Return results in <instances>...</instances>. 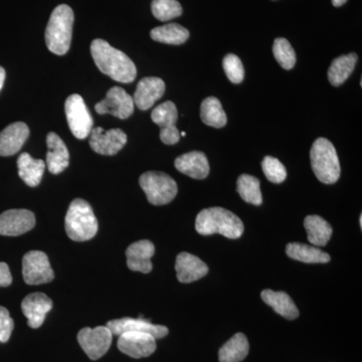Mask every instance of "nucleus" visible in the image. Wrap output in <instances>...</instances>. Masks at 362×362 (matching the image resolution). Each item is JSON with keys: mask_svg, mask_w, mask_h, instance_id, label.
Listing matches in <instances>:
<instances>
[{"mask_svg": "<svg viewBox=\"0 0 362 362\" xmlns=\"http://www.w3.org/2000/svg\"><path fill=\"white\" fill-rule=\"evenodd\" d=\"M90 54L100 71L120 83L135 80L137 70L127 54L112 47L106 40L97 39L90 44Z\"/></svg>", "mask_w": 362, "mask_h": 362, "instance_id": "nucleus-1", "label": "nucleus"}, {"mask_svg": "<svg viewBox=\"0 0 362 362\" xmlns=\"http://www.w3.org/2000/svg\"><path fill=\"white\" fill-rule=\"evenodd\" d=\"M195 230L202 235L220 233L228 239H239L245 226L239 216L223 207L202 209L195 220Z\"/></svg>", "mask_w": 362, "mask_h": 362, "instance_id": "nucleus-2", "label": "nucleus"}, {"mask_svg": "<svg viewBox=\"0 0 362 362\" xmlns=\"http://www.w3.org/2000/svg\"><path fill=\"white\" fill-rule=\"evenodd\" d=\"M73 25V9L66 4L57 6L52 11L45 30V44L52 54L64 56L69 52Z\"/></svg>", "mask_w": 362, "mask_h": 362, "instance_id": "nucleus-3", "label": "nucleus"}, {"mask_svg": "<svg viewBox=\"0 0 362 362\" xmlns=\"http://www.w3.org/2000/svg\"><path fill=\"white\" fill-rule=\"evenodd\" d=\"M66 232L75 242L93 239L98 232V221L92 207L84 199H74L65 220Z\"/></svg>", "mask_w": 362, "mask_h": 362, "instance_id": "nucleus-4", "label": "nucleus"}, {"mask_svg": "<svg viewBox=\"0 0 362 362\" xmlns=\"http://www.w3.org/2000/svg\"><path fill=\"white\" fill-rule=\"evenodd\" d=\"M312 169L317 180L325 185H333L340 177V163L334 145L326 139L318 138L310 151Z\"/></svg>", "mask_w": 362, "mask_h": 362, "instance_id": "nucleus-5", "label": "nucleus"}, {"mask_svg": "<svg viewBox=\"0 0 362 362\" xmlns=\"http://www.w3.org/2000/svg\"><path fill=\"white\" fill-rule=\"evenodd\" d=\"M139 183L147 199L154 206L168 204L177 194L178 188L175 180L166 173L148 171L140 176Z\"/></svg>", "mask_w": 362, "mask_h": 362, "instance_id": "nucleus-6", "label": "nucleus"}, {"mask_svg": "<svg viewBox=\"0 0 362 362\" xmlns=\"http://www.w3.org/2000/svg\"><path fill=\"white\" fill-rule=\"evenodd\" d=\"M69 127L78 139H85L93 129V118L84 99L78 94L71 95L65 104Z\"/></svg>", "mask_w": 362, "mask_h": 362, "instance_id": "nucleus-7", "label": "nucleus"}, {"mask_svg": "<svg viewBox=\"0 0 362 362\" xmlns=\"http://www.w3.org/2000/svg\"><path fill=\"white\" fill-rule=\"evenodd\" d=\"M113 333L107 326L86 327L78 333V341L85 354L92 361H97L110 349Z\"/></svg>", "mask_w": 362, "mask_h": 362, "instance_id": "nucleus-8", "label": "nucleus"}, {"mask_svg": "<svg viewBox=\"0 0 362 362\" xmlns=\"http://www.w3.org/2000/svg\"><path fill=\"white\" fill-rule=\"evenodd\" d=\"M23 276L28 285L52 282L54 273L47 254L42 251L26 252L23 259Z\"/></svg>", "mask_w": 362, "mask_h": 362, "instance_id": "nucleus-9", "label": "nucleus"}, {"mask_svg": "<svg viewBox=\"0 0 362 362\" xmlns=\"http://www.w3.org/2000/svg\"><path fill=\"white\" fill-rule=\"evenodd\" d=\"M95 110L101 115L110 114L119 119H127L134 112V101L125 90L113 87L107 93L106 98L96 104Z\"/></svg>", "mask_w": 362, "mask_h": 362, "instance_id": "nucleus-10", "label": "nucleus"}, {"mask_svg": "<svg viewBox=\"0 0 362 362\" xmlns=\"http://www.w3.org/2000/svg\"><path fill=\"white\" fill-rule=\"evenodd\" d=\"M117 346L126 356L132 358H143L156 352V338L149 333L129 331L119 335Z\"/></svg>", "mask_w": 362, "mask_h": 362, "instance_id": "nucleus-11", "label": "nucleus"}, {"mask_svg": "<svg viewBox=\"0 0 362 362\" xmlns=\"http://www.w3.org/2000/svg\"><path fill=\"white\" fill-rule=\"evenodd\" d=\"M177 118V108L173 102H164L152 112V121L160 127V139L164 144L173 145L180 141V133L176 128Z\"/></svg>", "mask_w": 362, "mask_h": 362, "instance_id": "nucleus-12", "label": "nucleus"}, {"mask_svg": "<svg viewBox=\"0 0 362 362\" xmlns=\"http://www.w3.org/2000/svg\"><path fill=\"white\" fill-rule=\"evenodd\" d=\"M90 146L101 156H115L125 146L127 135L121 129L104 130L95 128L90 133Z\"/></svg>", "mask_w": 362, "mask_h": 362, "instance_id": "nucleus-13", "label": "nucleus"}, {"mask_svg": "<svg viewBox=\"0 0 362 362\" xmlns=\"http://www.w3.org/2000/svg\"><path fill=\"white\" fill-rule=\"evenodd\" d=\"M35 226V216L28 209H9L0 214V235L16 237L30 232Z\"/></svg>", "mask_w": 362, "mask_h": 362, "instance_id": "nucleus-14", "label": "nucleus"}, {"mask_svg": "<svg viewBox=\"0 0 362 362\" xmlns=\"http://www.w3.org/2000/svg\"><path fill=\"white\" fill-rule=\"evenodd\" d=\"M107 327L111 330L113 335H121L122 333L135 331V332L149 333L152 337L159 339L168 337V328L163 325H156L148 320H144L141 318H125L115 319V320L109 321L107 323Z\"/></svg>", "mask_w": 362, "mask_h": 362, "instance_id": "nucleus-15", "label": "nucleus"}, {"mask_svg": "<svg viewBox=\"0 0 362 362\" xmlns=\"http://www.w3.org/2000/svg\"><path fill=\"white\" fill-rule=\"evenodd\" d=\"M51 298L44 293H33L28 295L21 302V310L28 318V326L33 329L40 327L44 323L45 316L52 310Z\"/></svg>", "mask_w": 362, "mask_h": 362, "instance_id": "nucleus-16", "label": "nucleus"}, {"mask_svg": "<svg viewBox=\"0 0 362 362\" xmlns=\"http://www.w3.org/2000/svg\"><path fill=\"white\" fill-rule=\"evenodd\" d=\"M165 83L160 78H143L133 96L134 105L142 111L148 110L164 95Z\"/></svg>", "mask_w": 362, "mask_h": 362, "instance_id": "nucleus-17", "label": "nucleus"}, {"mask_svg": "<svg viewBox=\"0 0 362 362\" xmlns=\"http://www.w3.org/2000/svg\"><path fill=\"white\" fill-rule=\"evenodd\" d=\"M175 270L178 281L188 284L206 276L209 267L199 257L183 252L176 258Z\"/></svg>", "mask_w": 362, "mask_h": 362, "instance_id": "nucleus-18", "label": "nucleus"}, {"mask_svg": "<svg viewBox=\"0 0 362 362\" xmlns=\"http://www.w3.org/2000/svg\"><path fill=\"white\" fill-rule=\"evenodd\" d=\"M156 252L153 243L148 240H138L126 250L127 266L131 271L148 274L152 271L151 258Z\"/></svg>", "mask_w": 362, "mask_h": 362, "instance_id": "nucleus-19", "label": "nucleus"}, {"mask_svg": "<svg viewBox=\"0 0 362 362\" xmlns=\"http://www.w3.org/2000/svg\"><path fill=\"white\" fill-rule=\"evenodd\" d=\"M30 136L28 126L16 122L0 132V156H11L18 153Z\"/></svg>", "mask_w": 362, "mask_h": 362, "instance_id": "nucleus-20", "label": "nucleus"}, {"mask_svg": "<svg viewBox=\"0 0 362 362\" xmlns=\"http://www.w3.org/2000/svg\"><path fill=\"white\" fill-rule=\"evenodd\" d=\"M47 165L49 173L59 175L69 166L70 154L65 142L56 133L51 132L47 136Z\"/></svg>", "mask_w": 362, "mask_h": 362, "instance_id": "nucleus-21", "label": "nucleus"}, {"mask_svg": "<svg viewBox=\"0 0 362 362\" xmlns=\"http://www.w3.org/2000/svg\"><path fill=\"white\" fill-rule=\"evenodd\" d=\"M175 165L181 173L194 180H204L209 173V161L201 151L188 152L177 157Z\"/></svg>", "mask_w": 362, "mask_h": 362, "instance_id": "nucleus-22", "label": "nucleus"}, {"mask_svg": "<svg viewBox=\"0 0 362 362\" xmlns=\"http://www.w3.org/2000/svg\"><path fill=\"white\" fill-rule=\"evenodd\" d=\"M261 297L262 300L272 307L276 313L280 314L288 320H295L299 317V310L287 293L275 292L273 290L267 289L261 293Z\"/></svg>", "mask_w": 362, "mask_h": 362, "instance_id": "nucleus-23", "label": "nucleus"}, {"mask_svg": "<svg viewBox=\"0 0 362 362\" xmlns=\"http://www.w3.org/2000/svg\"><path fill=\"white\" fill-rule=\"evenodd\" d=\"M18 175L30 187L40 185L44 175L45 163L42 159H35L28 153L21 154L18 159Z\"/></svg>", "mask_w": 362, "mask_h": 362, "instance_id": "nucleus-24", "label": "nucleus"}, {"mask_svg": "<svg viewBox=\"0 0 362 362\" xmlns=\"http://www.w3.org/2000/svg\"><path fill=\"white\" fill-rule=\"evenodd\" d=\"M286 254L289 258L306 264H326L330 256L318 247L308 246L301 243H290L286 247Z\"/></svg>", "mask_w": 362, "mask_h": 362, "instance_id": "nucleus-25", "label": "nucleus"}, {"mask_svg": "<svg viewBox=\"0 0 362 362\" xmlns=\"http://www.w3.org/2000/svg\"><path fill=\"white\" fill-rule=\"evenodd\" d=\"M304 226L312 245L324 247L328 244L333 233L332 226L328 221L319 216H308L305 218Z\"/></svg>", "mask_w": 362, "mask_h": 362, "instance_id": "nucleus-26", "label": "nucleus"}, {"mask_svg": "<svg viewBox=\"0 0 362 362\" xmlns=\"http://www.w3.org/2000/svg\"><path fill=\"white\" fill-rule=\"evenodd\" d=\"M250 344L244 333H237L221 347L220 362H242L247 356Z\"/></svg>", "mask_w": 362, "mask_h": 362, "instance_id": "nucleus-27", "label": "nucleus"}, {"mask_svg": "<svg viewBox=\"0 0 362 362\" xmlns=\"http://www.w3.org/2000/svg\"><path fill=\"white\" fill-rule=\"evenodd\" d=\"M357 59H358V57L354 52L333 59L329 70H328V80H329L330 84L334 87L342 85L350 77L356 68Z\"/></svg>", "mask_w": 362, "mask_h": 362, "instance_id": "nucleus-28", "label": "nucleus"}, {"mask_svg": "<svg viewBox=\"0 0 362 362\" xmlns=\"http://www.w3.org/2000/svg\"><path fill=\"white\" fill-rule=\"evenodd\" d=\"M150 37L162 44L180 45L187 42L189 37V32L177 23H168L153 28L150 33Z\"/></svg>", "mask_w": 362, "mask_h": 362, "instance_id": "nucleus-29", "label": "nucleus"}, {"mask_svg": "<svg viewBox=\"0 0 362 362\" xmlns=\"http://www.w3.org/2000/svg\"><path fill=\"white\" fill-rule=\"evenodd\" d=\"M201 118L206 125L214 128H223L228 122L221 101L216 97H209L202 101Z\"/></svg>", "mask_w": 362, "mask_h": 362, "instance_id": "nucleus-30", "label": "nucleus"}, {"mask_svg": "<svg viewBox=\"0 0 362 362\" xmlns=\"http://www.w3.org/2000/svg\"><path fill=\"white\" fill-rule=\"evenodd\" d=\"M238 192L240 197L247 204L254 206H261L263 204V197L261 192V182L258 178L249 175H242L238 178Z\"/></svg>", "mask_w": 362, "mask_h": 362, "instance_id": "nucleus-31", "label": "nucleus"}, {"mask_svg": "<svg viewBox=\"0 0 362 362\" xmlns=\"http://www.w3.org/2000/svg\"><path fill=\"white\" fill-rule=\"evenodd\" d=\"M273 54L276 61L285 70H291L296 64V52L291 44L284 37H278L273 45Z\"/></svg>", "mask_w": 362, "mask_h": 362, "instance_id": "nucleus-32", "label": "nucleus"}, {"mask_svg": "<svg viewBox=\"0 0 362 362\" xmlns=\"http://www.w3.org/2000/svg\"><path fill=\"white\" fill-rule=\"evenodd\" d=\"M151 11L160 21H171L182 14V7L177 0H153Z\"/></svg>", "mask_w": 362, "mask_h": 362, "instance_id": "nucleus-33", "label": "nucleus"}, {"mask_svg": "<svg viewBox=\"0 0 362 362\" xmlns=\"http://www.w3.org/2000/svg\"><path fill=\"white\" fill-rule=\"evenodd\" d=\"M262 168H263L267 180L276 183V185L282 183L287 177V170H286L285 166L275 157L266 156L262 162Z\"/></svg>", "mask_w": 362, "mask_h": 362, "instance_id": "nucleus-34", "label": "nucleus"}, {"mask_svg": "<svg viewBox=\"0 0 362 362\" xmlns=\"http://www.w3.org/2000/svg\"><path fill=\"white\" fill-rule=\"evenodd\" d=\"M223 70L226 77L233 84H240L245 78L244 66L239 57L233 54H226L223 61Z\"/></svg>", "mask_w": 362, "mask_h": 362, "instance_id": "nucleus-35", "label": "nucleus"}, {"mask_svg": "<svg viewBox=\"0 0 362 362\" xmlns=\"http://www.w3.org/2000/svg\"><path fill=\"white\" fill-rule=\"evenodd\" d=\"M14 328L13 319L8 310L0 306V343L8 341Z\"/></svg>", "mask_w": 362, "mask_h": 362, "instance_id": "nucleus-36", "label": "nucleus"}, {"mask_svg": "<svg viewBox=\"0 0 362 362\" xmlns=\"http://www.w3.org/2000/svg\"><path fill=\"white\" fill-rule=\"evenodd\" d=\"M13 283V276L6 263H0V287H8Z\"/></svg>", "mask_w": 362, "mask_h": 362, "instance_id": "nucleus-37", "label": "nucleus"}, {"mask_svg": "<svg viewBox=\"0 0 362 362\" xmlns=\"http://www.w3.org/2000/svg\"><path fill=\"white\" fill-rule=\"evenodd\" d=\"M6 70H4L2 66H0V90H1L2 87H4V80H6Z\"/></svg>", "mask_w": 362, "mask_h": 362, "instance_id": "nucleus-38", "label": "nucleus"}, {"mask_svg": "<svg viewBox=\"0 0 362 362\" xmlns=\"http://www.w3.org/2000/svg\"><path fill=\"white\" fill-rule=\"evenodd\" d=\"M346 1L347 0H332V4L334 6L339 7L342 6Z\"/></svg>", "mask_w": 362, "mask_h": 362, "instance_id": "nucleus-39", "label": "nucleus"}, {"mask_svg": "<svg viewBox=\"0 0 362 362\" xmlns=\"http://www.w3.org/2000/svg\"><path fill=\"white\" fill-rule=\"evenodd\" d=\"M185 135H187V133H185V132H181L180 136H185Z\"/></svg>", "mask_w": 362, "mask_h": 362, "instance_id": "nucleus-40", "label": "nucleus"}]
</instances>
